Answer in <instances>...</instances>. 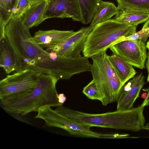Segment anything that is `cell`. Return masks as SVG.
<instances>
[{"label": "cell", "mask_w": 149, "mask_h": 149, "mask_svg": "<svg viewBox=\"0 0 149 149\" xmlns=\"http://www.w3.org/2000/svg\"><path fill=\"white\" fill-rule=\"evenodd\" d=\"M5 35L15 55V72L29 69L58 80L69 79L79 72L78 58L63 56L44 50L35 40L20 17L10 21L6 26Z\"/></svg>", "instance_id": "cell-1"}, {"label": "cell", "mask_w": 149, "mask_h": 149, "mask_svg": "<svg viewBox=\"0 0 149 149\" xmlns=\"http://www.w3.org/2000/svg\"><path fill=\"white\" fill-rule=\"evenodd\" d=\"M144 107L141 104L128 109L92 114L72 109L62 105L57 107L55 110L77 123L92 127L138 132L143 129L145 125V119L143 114Z\"/></svg>", "instance_id": "cell-2"}, {"label": "cell", "mask_w": 149, "mask_h": 149, "mask_svg": "<svg viewBox=\"0 0 149 149\" xmlns=\"http://www.w3.org/2000/svg\"><path fill=\"white\" fill-rule=\"evenodd\" d=\"M58 79L51 75L40 73L37 85L33 92L20 100L1 104L7 112L24 116L33 111H38L47 107H57L59 103L56 85Z\"/></svg>", "instance_id": "cell-3"}, {"label": "cell", "mask_w": 149, "mask_h": 149, "mask_svg": "<svg viewBox=\"0 0 149 149\" xmlns=\"http://www.w3.org/2000/svg\"><path fill=\"white\" fill-rule=\"evenodd\" d=\"M137 25H131L115 19H109L93 27L87 38L82 53L91 58L106 51L122 40L136 32Z\"/></svg>", "instance_id": "cell-4"}, {"label": "cell", "mask_w": 149, "mask_h": 149, "mask_svg": "<svg viewBox=\"0 0 149 149\" xmlns=\"http://www.w3.org/2000/svg\"><path fill=\"white\" fill-rule=\"evenodd\" d=\"M109 56L104 51L91 57L93 62L90 72L97 89L99 100L104 106L117 101L123 86Z\"/></svg>", "instance_id": "cell-5"}, {"label": "cell", "mask_w": 149, "mask_h": 149, "mask_svg": "<svg viewBox=\"0 0 149 149\" xmlns=\"http://www.w3.org/2000/svg\"><path fill=\"white\" fill-rule=\"evenodd\" d=\"M40 74L26 69L7 75L0 81L1 104L20 100L31 93L37 85Z\"/></svg>", "instance_id": "cell-6"}, {"label": "cell", "mask_w": 149, "mask_h": 149, "mask_svg": "<svg viewBox=\"0 0 149 149\" xmlns=\"http://www.w3.org/2000/svg\"><path fill=\"white\" fill-rule=\"evenodd\" d=\"M38 112L36 118L42 119L47 125L62 129L72 135L81 137L83 132L98 136L100 138L102 134L92 131L91 126L77 123L59 113L51 107L42 108Z\"/></svg>", "instance_id": "cell-7"}, {"label": "cell", "mask_w": 149, "mask_h": 149, "mask_svg": "<svg viewBox=\"0 0 149 149\" xmlns=\"http://www.w3.org/2000/svg\"><path fill=\"white\" fill-rule=\"evenodd\" d=\"M109 49L113 54L132 66L141 69L145 68L147 56L145 42L139 40H125Z\"/></svg>", "instance_id": "cell-8"}, {"label": "cell", "mask_w": 149, "mask_h": 149, "mask_svg": "<svg viewBox=\"0 0 149 149\" xmlns=\"http://www.w3.org/2000/svg\"><path fill=\"white\" fill-rule=\"evenodd\" d=\"M93 27L90 26L83 27L56 45L46 48L45 50L63 56L70 58L81 57L87 38Z\"/></svg>", "instance_id": "cell-9"}, {"label": "cell", "mask_w": 149, "mask_h": 149, "mask_svg": "<svg viewBox=\"0 0 149 149\" xmlns=\"http://www.w3.org/2000/svg\"><path fill=\"white\" fill-rule=\"evenodd\" d=\"M44 18H71L81 22L82 18L78 0H46Z\"/></svg>", "instance_id": "cell-10"}, {"label": "cell", "mask_w": 149, "mask_h": 149, "mask_svg": "<svg viewBox=\"0 0 149 149\" xmlns=\"http://www.w3.org/2000/svg\"><path fill=\"white\" fill-rule=\"evenodd\" d=\"M145 77L142 73L134 76L122 87L117 101V110L128 109L132 108L139 96L145 83Z\"/></svg>", "instance_id": "cell-11"}, {"label": "cell", "mask_w": 149, "mask_h": 149, "mask_svg": "<svg viewBox=\"0 0 149 149\" xmlns=\"http://www.w3.org/2000/svg\"><path fill=\"white\" fill-rule=\"evenodd\" d=\"M75 32L73 30H39L35 33L33 37L42 48H47L56 45L72 35Z\"/></svg>", "instance_id": "cell-12"}, {"label": "cell", "mask_w": 149, "mask_h": 149, "mask_svg": "<svg viewBox=\"0 0 149 149\" xmlns=\"http://www.w3.org/2000/svg\"><path fill=\"white\" fill-rule=\"evenodd\" d=\"M46 0L32 4L20 17L24 25L28 29L38 26L45 20L44 18Z\"/></svg>", "instance_id": "cell-13"}, {"label": "cell", "mask_w": 149, "mask_h": 149, "mask_svg": "<svg viewBox=\"0 0 149 149\" xmlns=\"http://www.w3.org/2000/svg\"><path fill=\"white\" fill-rule=\"evenodd\" d=\"M0 66L7 74L15 71L16 68L15 55L6 37L0 40Z\"/></svg>", "instance_id": "cell-14"}, {"label": "cell", "mask_w": 149, "mask_h": 149, "mask_svg": "<svg viewBox=\"0 0 149 149\" xmlns=\"http://www.w3.org/2000/svg\"><path fill=\"white\" fill-rule=\"evenodd\" d=\"M109 58L123 86L135 76L137 72L132 65L113 54L109 56Z\"/></svg>", "instance_id": "cell-15"}, {"label": "cell", "mask_w": 149, "mask_h": 149, "mask_svg": "<svg viewBox=\"0 0 149 149\" xmlns=\"http://www.w3.org/2000/svg\"><path fill=\"white\" fill-rule=\"evenodd\" d=\"M118 11V7L114 3L101 0L92 18L90 26H94L110 19L117 13Z\"/></svg>", "instance_id": "cell-16"}, {"label": "cell", "mask_w": 149, "mask_h": 149, "mask_svg": "<svg viewBox=\"0 0 149 149\" xmlns=\"http://www.w3.org/2000/svg\"><path fill=\"white\" fill-rule=\"evenodd\" d=\"M149 18V13L144 11L119 10L114 19L121 22L131 25H138L146 22Z\"/></svg>", "instance_id": "cell-17"}, {"label": "cell", "mask_w": 149, "mask_h": 149, "mask_svg": "<svg viewBox=\"0 0 149 149\" xmlns=\"http://www.w3.org/2000/svg\"><path fill=\"white\" fill-rule=\"evenodd\" d=\"M101 1L78 0L82 16V23L87 24L91 22Z\"/></svg>", "instance_id": "cell-18"}, {"label": "cell", "mask_w": 149, "mask_h": 149, "mask_svg": "<svg viewBox=\"0 0 149 149\" xmlns=\"http://www.w3.org/2000/svg\"><path fill=\"white\" fill-rule=\"evenodd\" d=\"M119 10H134L149 13V0H116Z\"/></svg>", "instance_id": "cell-19"}, {"label": "cell", "mask_w": 149, "mask_h": 149, "mask_svg": "<svg viewBox=\"0 0 149 149\" xmlns=\"http://www.w3.org/2000/svg\"><path fill=\"white\" fill-rule=\"evenodd\" d=\"M18 0H0V24L6 26L12 18Z\"/></svg>", "instance_id": "cell-20"}, {"label": "cell", "mask_w": 149, "mask_h": 149, "mask_svg": "<svg viewBox=\"0 0 149 149\" xmlns=\"http://www.w3.org/2000/svg\"><path fill=\"white\" fill-rule=\"evenodd\" d=\"M32 4L29 0H18L13 10L11 19L20 17Z\"/></svg>", "instance_id": "cell-21"}, {"label": "cell", "mask_w": 149, "mask_h": 149, "mask_svg": "<svg viewBox=\"0 0 149 149\" xmlns=\"http://www.w3.org/2000/svg\"><path fill=\"white\" fill-rule=\"evenodd\" d=\"M82 93L90 99L99 100L97 89L93 79L83 88Z\"/></svg>", "instance_id": "cell-22"}, {"label": "cell", "mask_w": 149, "mask_h": 149, "mask_svg": "<svg viewBox=\"0 0 149 149\" xmlns=\"http://www.w3.org/2000/svg\"><path fill=\"white\" fill-rule=\"evenodd\" d=\"M149 37V29H142L139 31L123 38L121 41L125 40H139L146 42Z\"/></svg>", "instance_id": "cell-23"}, {"label": "cell", "mask_w": 149, "mask_h": 149, "mask_svg": "<svg viewBox=\"0 0 149 149\" xmlns=\"http://www.w3.org/2000/svg\"><path fill=\"white\" fill-rule=\"evenodd\" d=\"M142 90L146 92L147 93L148 96L147 98L144 99L141 104L144 107L145 106H149V87L146 88H143Z\"/></svg>", "instance_id": "cell-24"}, {"label": "cell", "mask_w": 149, "mask_h": 149, "mask_svg": "<svg viewBox=\"0 0 149 149\" xmlns=\"http://www.w3.org/2000/svg\"><path fill=\"white\" fill-rule=\"evenodd\" d=\"M58 98L59 102L63 104L67 99L66 97L63 93L58 94Z\"/></svg>", "instance_id": "cell-25"}, {"label": "cell", "mask_w": 149, "mask_h": 149, "mask_svg": "<svg viewBox=\"0 0 149 149\" xmlns=\"http://www.w3.org/2000/svg\"><path fill=\"white\" fill-rule=\"evenodd\" d=\"M147 61L146 64L148 74H149V54H147Z\"/></svg>", "instance_id": "cell-26"}, {"label": "cell", "mask_w": 149, "mask_h": 149, "mask_svg": "<svg viewBox=\"0 0 149 149\" xmlns=\"http://www.w3.org/2000/svg\"><path fill=\"white\" fill-rule=\"evenodd\" d=\"M142 29H149V18L143 25Z\"/></svg>", "instance_id": "cell-27"}, {"label": "cell", "mask_w": 149, "mask_h": 149, "mask_svg": "<svg viewBox=\"0 0 149 149\" xmlns=\"http://www.w3.org/2000/svg\"><path fill=\"white\" fill-rule=\"evenodd\" d=\"M147 93L146 92H144L141 94V97L144 99L147 98Z\"/></svg>", "instance_id": "cell-28"}, {"label": "cell", "mask_w": 149, "mask_h": 149, "mask_svg": "<svg viewBox=\"0 0 149 149\" xmlns=\"http://www.w3.org/2000/svg\"><path fill=\"white\" fill-rule=\"evenodd\" d=\"M143 129L149 131V123H148L144 125Z\"/></svg>", "instance_id": "cell-29"}, {"label": "cell", "mask_w": 149, "mask_h": 149, "mask_svg": "<svg viewBox=\"0 0 149 149\" xmlns=\"http://www.w3.org/2000/svg\"><path fill=\"white\" fill-rule=\"evenodd\" d=\"M31 2V4H32L39 2H40L44 0H29Z\"/></svg>", "instance_id": "cell-30"}, {"label": "cell", "mask_w": 149, "mask_h": 149, "mask_svg": "<svg viewBox=\"0 0 149 149\" xmlns=\"http://www.w3.org/2000/svg\"><path fill=\"white\" fill-rule=\"evenodd\" d=\"M146 46V48L148 49V54H149V40L147 42Z\"/></svg>", "instance_id": "cell-31"}, {"label": "cell", "mask_w": 149, "mask_h": 149, "mask_svg": "<svg viewBox=\"0 0 149 149\" xmlns=\"http://www.w3.org/2000/svg\"><path fill=\"white\" fill-rule=\"evenodd\" d=\"M147 80L149 82V74H148V76L147 78Z\"/></svg>", "instance_id": "cell-32"}]
</instances>
